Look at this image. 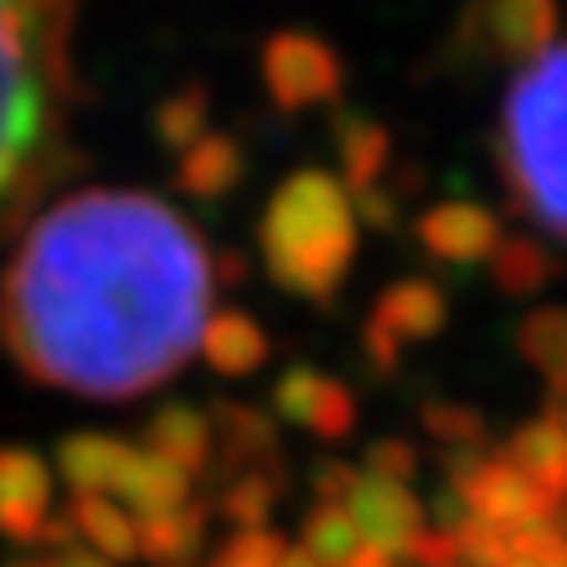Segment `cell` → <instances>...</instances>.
I'll return each instance as SVG.
<instances>
[{
  "mask_svg": "<svg viewBox=\"0 0 567 567\" xmlns=\"http://www.w3.org/2000/svg\"><path fill=\"white\" fill-rule=\"evenodd\" d=\"M210 313V255L148 193L90 188L45 210L0 281L14 362L54 389L134 398L171 380Z\"/></svg>",
  "mask_w": 567,
  "mask_h": 567,
  "instance_id": "obj_1",
  "label": "cell"
},
{
  "mask_svg": "<svg viewBox=\"0 0 567 567\" xmlns=\"http://www.w3.org/2000/svg\"><path fill=\"white\" fill-rule=\"evenodd\" d=\"M259 255L287 296L327 305L344 287L358 255V215L344 184L327 171L291 175L268 197L259 219Z\"/></svg>",
  "mask_w": 567,
  "mask_h": 567,
  "instance_id": "obj_2",
  "label": "cell"
},
{
  "mask_svg": "<svg viewBox=\"0 0 567 567\" xmlns=\"http://www.w3.org/2000/svg\"><path fill=\"white\" fill-rule=\"evenodd\" d=\"M501 148L518 206L567 237V45H549L514 76Z\"/></svg>",
  "mask_w": 567,
  "mask_h": 567,
  "instance_id": "obj_3",
  "label": "cell"
},
{
  "mask_svg": "<svg viewBox=\"0 0 567 567\" xmlns=\"http://www.w3.org/2000/svg\"><path fill=\"white\" fill-rule=\"evenodd\" d=\"M68 28L41 0H0V197L45 148Z\"/></svg>",
  "mask_w": 567,
  "mask_h": 567,
  "instance_id": "obj_4",
  "label": "cell"
},
{
  "mask_svg": "<svg viewBox=\"0 0 567 567\" xmlns=\"http://www.w3.org/2000/svg\"><path fill=\"white\" fill-rule=\"evenodd\" d=\"M447 470H452V492L461 496L465 514L478 523H492L501 532L554 523V514L563 509V501H554L545 487H536L523 470H514L501 456L461 452L447 461Z\"/></svg>",
  "mask_w": 567,
  "mask_h": 567,
  "instance_id": "obj_5",
  "label": "cell"
},
{
  "mask_svg": "<svg viewBox=\"0 0 567 567\" xmlns=\"http://www.w3.org/2000/svg\"><path fill=\"white\" fill-rule=\"evenodd\" d=\"M264 90L281 112H305L340 99L344 63L336 45L313 32H277L259 54Z\"/></svg>",
  "mask_w": 567,
  "mask_h": 567,
  "instance_id": "obj_6",
  "label": "cell"
},
{
  "mask_svg": "<svg viewBox=\"0 0 567 567\" xmlns=\"http://www.w3.org/2000/svg\"><path fill=\"white\" fill-rule=\"evenodd\" d=\"M554 28H558V0H474L461 41L478 59L532 63L536 54L549 50Z\"/></svg>",
  "mask_w": 567,
  "mask_h": 567,
  "instance_id": "obj_7",
  "label": "cell"
},
{
  "mask_svg": "<svg viewBox=\"0 0 567 567\" xmlns=\"http://www.w3.org/2000/svg\"><path fill=\"white\" fill-rule=\"evenodd\" d=\"M443 322H447V296L430 277H406V281H393L380 296V305L367 322L362 349L375 362V371H393V362L402 358L406 344L434 340L443 331Z\"/></svg>",
  "mask_w": 567,
  "mask_h": 567,
  "instance_id": "obj_8",
  "label": "cell"
},
{
  "mask_svg": "<svg viewBox=\"0 0 567 567\" xmlns=\"http://www.w3.org/2000/svg\"><path fill=\"white\" fill-rule=\"evenodd\" d=\"M344 509H349L362 545L389 554L393 563L402 554H411V545L424 532V509H420L415 492L406 483H389V478H375V474L353 478V487L344 496Z\"/></svg>",
  "mask_w": 567,
  "mask_h": 567,
  "instance_id": "obj_9",
  "label": "cell"
},
{
  "mask_svg": "<svg viewBox=\"0 0 567 567\" xmlns=\"http://www.w3.org/2000/svg\"><path fill=\"white\" fill-rule=\"evenodd\" d=\"M54 478L50 465L28 447H0V536L10 545H41L50 523Z\"/></svg>",
  "mask_w": 567,
  "mask_h": 567,
  "instance_id": "obj_10",
  "label": "cell"
},
{
  "mask_svg": "<svg viewBox=\"0 0 567 567\" xmlns=\"http://www.w3.org/2000/svg\"><path fill=\"white\" fill-rule=\"evenodd\" d=\"M272 406L281 420H291V424H305V430H313L318 439L327 443H340L353 434V424H358V402L353 393L313 371V367H291L287 375H281L272 384Z\"/></svg>",
  "mask_w": 567,
  "mask_h": 567,
  "instance_id": "obj_11",
  "label": "cell"
},
{
  "mask_svg": "<svg viewBox=\"0 0 567 567\" xmlns=\"http://www.w3.org/2000/svg\"><path fill=\"white\" fill-rule=\"evenodd\" d=\"M420 246L447 264H483L501 246V219L474 202H443L415 224Z\"/></svg>",
  "mask_w": 567,
  "mask_h": 567,
  "instance_id": "obj_12",
  "label": "cell"
},
{
  "mask_svg": "<svg viewBox=\"0 0 567 567\" xmlns=\"http://www.w3.org/2000/svg\"><path fill=\"white\" fill-rule=\"evenodd\" d=\"M188 492H193L188 474H179L175 465L148 456L144 447H130V443H125V452L116 461V474L107 483V501H116L134 523L188 505Z\"/></svg>",
  "mask_w": 567,
  "mask_h": 567,
  "instance_id": "obj_13",
  "label": "cell"
},
{
  "mask_svg": "<svg viewBox=\"0 0 567 567\" xmlns=\"http://www.w3.org/2000/svg\"><path fill=\"white\" fill-rule=\"evenodd\" d=\"M148 456L175 465L179 474H202L210 465V452H215V424L206 411L197 406H184V402H171L162 406L153 420H148Z\"/></svg>",
  "mask_w": 567,
  "mask_h": 567,
  "instance_id": "obj_14",
  "label": "cell"
},
{
  "mask_svg": "<svg viewBox=\"0 0 567 567\" xmlns=\"http://www.w3.org/2000/svg\"><path fill=\"white\" fill-rule=\"evenodd\" d=\"M246 179V153L228 134H202L175 162V184L197 202H219Z\"/></svg>",
  "mask_w": 567,
  "mask_h": 567,
  "instance_id": "obj_15",
  "label": "cell"
},
{
  "mask_svg": "<svg viewBox=\"0 0 567 567\" xmlns=\"http://www.w3.org/2000/svg\"><path fill=\"white\" fill-rule=\"evenodd\" d=\"M501 461L523 470L536 487H545L554 501H567V434L554 415H540L505 443Z\"/></svg>",
  "mask_w": 567,
  "mask_h": 567,
  "instance_id": "obj_16",
  "label": "cell"
},
{
  "mask_svg": "<svg viewBox=\"0 0 567 567\" xmlns=\"http://www.w3.org/2000/svg\"><path fill=\"white\" fill-rule=\"evenodd\" d=\"M138 554L157 567H188L206 540V505H179L153 518H138Z\"/></svg>",
  "mask_w": 567,
  "mask_h": 567,
  "instance_id": "obj_17",
  "label": "cell"
},
{
  "mask_svg": "<svg viewBox=\"0 0 567 567\" xmlns=\"http://www.w3.org/2000/svg\"><path fill=\"white\" fill-rule=\"evenodd\" d=\"M336 153H340V171H344V184L358 193L375 188L393 144H389V130L375 121V116H362V112H344L336 116Z\"/></svg>",
  "mask_w": 567,
  "mask_h": 567,
  "instance_id": "obj_18",
  "label": "cell"
},
{
  "mask_svg": "<svg viewBox=\"0 0 567 567\" xmlns=\"http://www.w3.org/2000/svg\"><path fill=\"white\" fill-rule=\"evenodd\" d=\"M68 518H72L76 536L85 540V549H94L99 558H107V563L138 558V527L116 501H107V496H72Z\"/></svg>",
  "mask_w": 567,
  "mask_h": 567,
  "instance_id": "obj_19",
  "label": "cell"
},
{
  "mask_svg": "<svg viewBox=\"0 0 567 567\" xmlns=\"http://www.w3.org/2000/svg\"><path fill=\"white\" fill-rule=\"evenodd\" d=\"M202 353H206V362L219 375H250L268 358V336H264V327L255 318L228 309V313H219V318L206 322Z\"/></svg>",
  "mask_w": 567,
  "mask_h": 567,
  "instance_id": "obj_20",
  "label": "cell"
},
{
  "mask_svg": "<svg viewBox=\"0 0 567 567\" xmlns=\"http://www.w3.org/2000/svg\"><path fill=\"white\" fill-rule=\"evenodd\" d=\"M518 353L545 375L549 393L563 402L567 398V309L545 305L523 318L518 327Z\"/></svg>",
  "mask_w": 567,
  "mask_h": 567,
  "instance_id": "obj_21",
  "label": "cell"
},
{
  "mask_svg": "<svg viewBox=\"0 0 567 567\" xmlns=\"http://www.w3.org/2000/svg\"><path fill=\"white\" fill-rule=\"evenodd\" d=\"M125 443L107 434H72L59 447V474L72 487V496H107V483L116 474Z\"/></svg>",
  "mask_w": 567,
  "mask_h": 567,
  "instance_id": "obj_22",
  "label": "cell"
},
{
  "mask_svg": "<svg viewBox=\"0 0 567 567\" xmlns=\"http://www.w3.org/2000/svg\"><path fill=\"white\" fill-rule=\"evenodd\" d=\"M487 264H492V277L505 296H540L545 281L558 272V264L532 237H501V246Z\"/></svg>",
  "mask_w": 567,
  "mask_h": 567,
  "instance_id": "obj_23",
  "label": "cell"
},
{
  "mask_svg": "<svg viewBox=\"0 0 567 567\" xmlns=\"http://www.w3.org/2000/svg\"><path fill=\"white\" fill-rule=\"evenodd\" d=\"M206 112H210V94H206V85H184V90H175L171 99H162L157 103V112H153V134H157V144L166 148V153H188L197 138L206 134Z\"/></svg>",
  "mask_w": 567,
  "mask_h": 567,
  "instance_id": "obj_24",
  "label": "cell"
},
{
  "mask_svg": "<svg viewBox=\"0 0 567 567\" xmlns=\"http://www.w3.org/2000/svg\"><path fill=\"white\" fill-rule=\"evenodd\" d=\"M318 567H344L358 549H362V536L349 518L344 505H318L305 523V545H300Z\"/></svg>",
  "mask_w": 567,
  "mask_h": 567,
  "instance_id": "obj_25",
  "label": "cell"
},
{
  "mask_svg": "<svg viewBox=\"0 0 567 567\" xmlns=\"http://www.w3.org/2000/svg\"><path fill=\"white\" fill-rule=\"evenodd\" d=\"M219 430H224V452L228 461H246L250 470H259V456H272V424L268 415H259L255 406L241 402H224L219 406Z\"/></svg>",
  "mask_w": 567,
  "mask_h": 567,
  "instance_id": "obj_26",
  "label": "cell"
},
{
  "mask_svg": "<svg viewBox=\"0 0 567 567\" xmlns=\"http://www.w3.org/2000/svg\"><path fill=\"white\" fill-rule=\"evenodd\" d=\"M272 501H277V474L246 470L224 492V514L237 523V532H259L268 523V514H272Z\"/></svg>",
  "mask_w": 567,
  "mask_h": 567,
  "instance_id": "obj_27",
  "label": "cell"
},
{
  "mask_svg": "<svg viewBox=\"0 0 567 567\" xmlns=\"http://www.w3.org/2000/svg\"><path fill=\"white\" fill-rule=\"evenodd\" d=\"M424 430H430L434 439L461 447V452H478L487 443V424L474 406H461V402H430L424 406Z\"/></svg>",
  "mask_w": 567,
  "mask_h": 567,
  "instance_id": "obj_28",
  "label": "cell"
},
{
  "mask_svg": "<svg viewBox=\"0 0 567 567\" xmlns=\"http://www.w3.org/2000/svg\"><path fill=\"white\" fill-rule=\"evenodd\" d=\"M287 536H277V532H268V527H259V532H237L206 567H277L281 558H287Z\"/></svg>",
  "mask_w": 567,
  "mask_h": 567,
  "instance_id": "obj_29",
  "label": "cell"
},
{
  "mask_svg": "<svg viewBox=\"0 0 567 567\" xmlns=\"http://www.w3.org/2000/svg\"><path fill=\"white\" fill-rule=\"evenodd\" d=\"M456 545H461L465 567H505L514 558L509 554V532H501L492 523H478V518H465L456 527Z\"/></svg>",
  "mask_w": 567,
  "mask_h": 567,
  "instance_id": "obj_30",
  "label": "cell"
},
{
  "mask_svg": "<svg viewBox=\"0 0 567 567\" xmlns=\"http://www.w3.org/2000/svg\"><path fill=\"white\" fill-rule=\"evenodd\" d=\"M415 465H420V456H415V447L402 443V439H384V443H375V447L367 452V474L389 478V483H411Z\"/></svg>",
  "mask_w": 567,
  "mask_h": 567,
  "instance_id": "obj_31",
  "label": "cell"
},
{
  "mask_svg": "<svg viewBox=\"0 0 567 567\" xmlns=\"http://www.w3.org/2000/svg\"><path fill=\"white\" fill-rule=\"evenodd\" d=\"M415 567H461V545H456V532H420V540L411 545L406 554Z\"/></svg>",
  "mask_w": 567,
  "mask_h": 567,
  "instance_id": "obj_32",
  "label": "cell"
},
{
  "mask_svg": "<svg viewBox=\"0 0 567 567\" xmlns=\"http://www.w3.org/2000/svg\"><path fill=\"white\" fill-rule=\"evenodd\" d=\"M353 470L349 465H322L318 478H313V492H318V505H344L349 487H353Z\"/></svg>",
  "mask_w": 567,
  "mask_h": 567,
  "instance_id": "obj_33",
  "label": "cell"
},
{
  "mask_svg": "<svg viewBox=\"0 0 567 567\" xmlns=\"http://www.w3.org/2000/svg\"><path fill=\"white\" fill-rule=\"evenodd\" d=\"M358 210H362V219H367V224H375V228H389V224L398 219V202H393V197H384L380 188L358 193Z\"/></svg>",
  "mask_w": 567,
  "mask_h": 567,
  "instance_id": "obj_34",
  "label": "cell"
},
{
  "mask_svg": "<svg viewBox=\"0 0 567 567\" xmlns=\"http://www.w3.org/2000/svg\"><path fill=\"white\" fill-rule=\"evenodd\" d=\"M45 567H112V563H107V558H99L94 549H85V545L76 540V545H68V549H59Z\"/></svg>",
  "mask_w": 567,
  "mask_h": 567,
  "instance_id": "obj_35",
  "label": "cell"
},
{
  "mask_svg": "<svg viewBox=\"0 0 567 567\" xmlns=\"http://www.w3.org/2000/svg\"><path fill=\"white\" fill-rule=\"evenodd\" d=\"M277 567H318V563H313L305 549H287V558H281Z\"/></svg>",
  "mask_w": 567,
  "mask_h": 567,
  "instance_id": "obj_36",
  "label": "cell"
},
{
  "mask_svg": "<svg viewBox=\"0 0 567 567\" xmlns=\"http://www.w3.org/2000/svg\"><path fill=\"white\" fill-rule=\"evenodd\" d=\"M45 10H54V14H63V19H72V10H76V0H41Z\"/></svg>",
  "mask_w": 567,
  "mask_h": 567,
  "instance_id": "obj_37",
  "label": "cell"
},
{
  "mask_svg": "<svg viewBox=\"0 0 567 567\" xmlns=\"http://www.w3.org/2000/svg\"><path fill=\"white\" fill-rule=\"evenodd\" d=\"M549 415L563 424V434H567V398H563V402H558V411H549Z\"/></svg>",
  "mask_w": 567,
  "mask_h": 567,
  "instance_id": "obj_38",
  "label": "cell"
},
{
  "mask_svg": "<svg viewBox=\"0 0 567 567\" xmlns=\"http://www.w3.org/2000/svg\"><path fill=\"white\" fill-rule=\"evenodd\" d=\"M10 567H45V563H37V558H14Z\"/></svg>",
  "mask_w": 567,
  "mask_h": 567,
  "instance_id": "obj_39",
  "label": "cell"
}]
</instances>
